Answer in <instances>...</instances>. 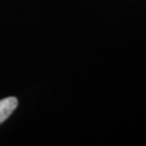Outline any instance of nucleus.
Instances as JSON below:
<instances>
[{
	"label": "nucleus",
	"mask_w": 146,
	"mask_h": 146,
	"mask_svg": "<svg viewBox=\"0 0 146 146\" xmlns=\"http://www.w3.org/2000/svg\"><path fill=\"white\" fill-rule=\"evenodd\" d=\"M17 100L13 96L0 100V125L8 119L17 107Z\"/></svg>",
	"instance_id": "1"
}]
</instances>
